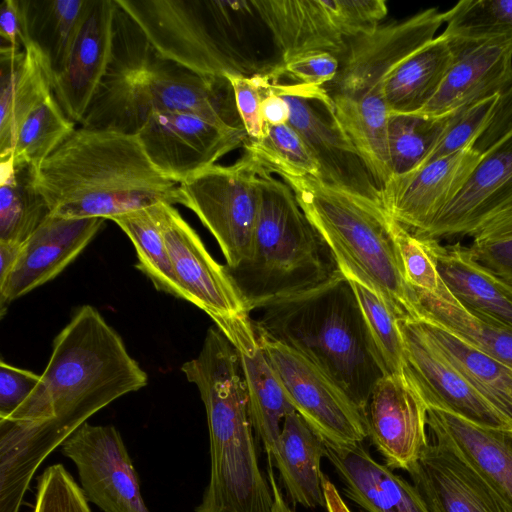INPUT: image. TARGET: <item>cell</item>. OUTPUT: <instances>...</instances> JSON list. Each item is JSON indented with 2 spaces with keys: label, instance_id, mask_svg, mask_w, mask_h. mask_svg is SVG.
Instances as JSON below:
<instances>
[{
  "label": "cell",
  "instance_id": "52",
  "mask_svg": "<svg viewBox=\"0 0 512 512\" xmlns=\"http://www.w3.org/2000/svg\"><path fill=\"white\" fill-rule=\"evenodd\" d=\"M271 82L272 80L270 81L268 90L261 104L263 120L266 125L271 126L287 124L290 119L289 104L280 94L271 88Z\"/></svg>",
  "mask_w": 512,
  "mask_h": 512
},
{
  "label": "cell",
  "instance_id": "32",
  "mask_svg": "<svg viewBox=\"0 0 512 512\" xmlns=\"http://www.w3.org/2000/svg\"><path fill=\"white\" fill-rule=\"evenodd\" d=\"M456 52L442 34L403 60L385 82L390 113H418L437 93Z\"/></svg>",
  "mask_w": 512,
  "mask_h": 512
},
{
  "label": "cell",
  "instance_id": "9",
  "mask_svg": "<svg viewBox=\"0 0 512 512\" xmlns=\"http://www.w3.org/2000/svg\"><path fill=\"white\" fill-rule=\"evenodd\" d=\"M153 49L202 76H251L264 73L234 45L237 2L188 0H115Z\"/></svg>",
  "mask_w": 512,
  "mask_h": 512
},
{
  "label": "cell",
  "instance_id": "21",
  "mask_svg": "<svg viewBox=\"0 0 512 512\" xmlns=\"http://www.w3.org/2000/svg\"><path fill=\"white\" fill-rule=\"evenodd\" d=\"M115 0H92L70 53L53 76V95L66 116L81 123L109 66Z\"/></svg>",
  "mask_w": 512,
  "mask_h": 512
},
{
  "label": "cell",
  "instance_id": "6",
  "mask_svg": "<svg viewBox=\"0 0 512 512\" xmlns=\"http://www.w3.org/2000/svg\"><path fill=\"white\" fill-rule=\"evenodd\" d=\"M445 12L428 8L348 41L335 78L323 86L342 129L382 187L392 176L385 82L403 60L435 38Z\"/></svg>",
  "mask_w": 512,
  "mask_h": 512
},
{
  "label": "cell",
  "instance_id": "10",
  "mask_svg": "<svg viewBox=\"0 0 512 512\" xmlns=\"http://www.w3.org/2000/svg\"><path fill=\"white\" fill-rule=\"evenodd\" d=\"M280 54V62L311 53L339 58L348 41L373 30L388 12L384 0L251 1Z\"/></svg>",
  "mask_w": 512,
  "mask_h": 512
},
{
  "label": "cell",
  "instance_id": "45",
  "mask_svg": "<svg viewBox=\"0 0 512 512\" xmlns=\"http://www.w3.org/2000/svg\"><path fill=\"white\" fill-rule=\"evenodd\" d=\"M232 85L237 110L250 139H260L265 132L261 113L262 100L266 95L271 78L269 71L251 76L228 75Z\"/></svg>",
  "mask_w": 512,
  "mask_h": 512
},
{
  "label": "cell",
  "instance_id": "35",
  "mask_svg": "<svg viewBox=\"0 0 512 512\" xmlns=\"http://www.w3.org/2000/svg\"><path fill=\"white\" fill-rule=\"evenodd\" d=\"M92 0H23L29 39L44 53L53 76L63 67Z\"/></svg>",
  "mask_w": 512,
  "mask_h": 512
},
{
  "label": "cell",
  "instance_id": "5",
  "mask_svg": "<svg viewBox=\"0 0 512 512\" xmlns=\"http://www.w3.org/2000/svg\"><path fill=\"white\" fill-rule=\"evenodd\" d=\"M257 333L299 352L366 412L387 375L349 280L339 270L327 282L261 309Z\"/></svg>",
  "mask_w": 512,
  "mask_h": 512
},
{
  "label": "cell",
  "instance_id": "3",
  "mask_svg": "<svg viewBox=\"0 0 512 512\" xmlns=\"http://www.w3.org/2000/svg\"><path fill=\"white\" fill-rule=\"evenodd\" d=\"M35 184L62 218L111 220L180 203L178 184L156 170L137 135L112 130L75 129L39 166Z\"/></svg>",
  "mask_w": 512,
  "mask_h": 512
},
{
  "label": "cell",
  "instance_id": "11",
  "mask_svg": "<svg viewBox=\"0 0 512 512\" xmlns=\"http://www.w3.org/2000/svg\"><path fill=\"white\" fill-rule=\"evenodd\" d=\"M261 169L245 153L232 165L214 164L178 184L179 204L211 232L229 269L250 255L261 203Z\"/></svg>",
  "mask_w": 512,
  "mask_h": 512
},
{
  "label": "cell",
  "instance_id": "26",
  "mask_svg": "<svg viewBox=\"0 0 512 512\" xmlns=\"http://www.w3.org/2000/svg\"><path fill=\"white\" fill-rule=\"evenodd\" d=\"M325 446V456L345 485L347 496L367 512H430L414 485L374 460L362 443L325 441Z\"/></svg>",
  "mask_w": 512,
  "mask_h": 512
},
{
  "label": "cell",
  "instance_id": "40",
  "mask_svg": "<svg viewBox=\"0 0 512 512\" xmlns=\"http://www.w3.org/2000/svg\"><path fill=\"white\" fill-rule=\"evenodd\" d=\"M74 130L75 123L51 94L22 123L13 147V157L37 170Z\"/></svg>",
  "mask_w": 512,
  "mask_h": 512
},
{
  "label": "cell",
  "instance_id": "46",
  "mask_svg": "<svg viewBox=\"0 0 512 512\" xmlns=\"http://www.w3.org/2000/svg\"><path fill=\"white\" fill-rule=\"evenodd\" d=\"M339 69V60L330 53H311L278 62L272 74L276 79L287 77L294 83L323 87L332 81Z\"/></svg>",
  "mask_w": 512,
  "mask_h": 512
},
{
  "label": "cell",
  "instance_id": "48",
  "mask_svg": "<svg viewBox=\"0 0 512 512\" xmlns=\"http://www.w3.org/2000/svg\"><path fill=\"white\" fill-rule=\"evenodd\" d=\"M469 247L481 265L512 288V238L473 241Z\"/></svg>",
  "mask_w": 512,
  "mask_h": 512
},
{
  "label": "cell",
  "instance_id": "24",
  "mask_svg": "<svg viewBox=\"0 0 512 512\" xmlns=\"http://www.w3.org/2000/svg\"><path fill=\"white\" fill-rule=\"evenodd\" d=\"M407 472L430 512H506L474 468L442 442H429Z\"/></svg>",
  "mask_w": 512,
  "mask_h": 512
},
{
  "label": "cell",
  "instance_id": "18",
  "mask_svg": "<svg viewBox=\"0 0 512 512\" xmlns=\"http://www.w3.org/2000/svg\"><path fill=\"white\" fill-rule=\"evenodd\" d=\"M481 157L469 146L407 174L391 177L381 189L384 209L406 230L423 236L460 192Z\"/></svg>",
  "mask_w": 512,
  "mask_h": 512
},
{
  "label": "cell",
  "instance_id": "50",
  "mask_svg": "<svg viewBox=\"0 0 512 512\" xmlns=\"http://www.w3.org/2000/svg\"><path fill=\"white\" fill-rule=\"evenodd\" d=\"M0 36L8 46L24 49L28 36L23 0H4L0 8Z\"/></svg>",
  "mask_w": 512,
  "mask_h": 512
},
{
  "label": "cell",
  "instance_id": "14",
  "mask_svg": "<svg viewBox=\"0 0 512 512\" xmlns=\"http://www.w3.org/2000/svg\"><path fill=\"white\" fill-rule=\"evenodd\" d=\"M150 162L180 184L239 147L248 135L190 112H154L136 134Z\"/></svg>",
  "mask_w": 512,
  "mask_h": 512
},
{
  "label": "cell",
  "instance_id": "54",
  "mask_svg": "<svg viewBox=\"0 0 512 512\" xmlns=\"http://www.w3.org/2000/svg\"><path fill=\"white\" fill-rule=\"evenodd\" d=\"M323 489L328 512H351L335 485L326 476L323 479Z\"/></svg>",
  "mask_w": 512,
  "mask_h": 512
},
{
  "label": "cell",
  "instance_id": "30",
  "mask_svg": "<svg viewBox=\"0 0 512 512\" xmlns=\"http://www.w3.org/2000/svg\"><path fill=\"white\" fill-rule=\"evenodd\" d=\"M325 453V440L296 411L285 417L273 461L294 504L325 506L321 471Z\"/></svg>",
  "mask_w": 512,
  "mask_h": 512
},
{
  "label": "cell",
  "instance_id": "36",
  "mask_svg": "<svg viewBox=\"0 0 512 512\" xmlns=\"http://www.w3.org/2000/svg\"><path fill=\"white\" fill-rule=\"evenodd\" d=\"M442 33L455 50L481 45L512 48V0H462L445 11Z\"/></svg>",
  "mask_w": 512,
  "mask_h": 512
},
{
  "label": "cell",
  "instance_id": "47",
  "mask_svg": "<svg viewBox=\"0 0 512 512\" xmlns=\"http://www.w3.org/2000/svg\"><path fill=\"white\" fill-rule=\"evenodd\" d=\"M41 375L0 361V419L9 418L32 394Z\"/></svg>",
  "mask_w": 512,
  "mask_h": 512
},
{
  "label": "cell",
  "instance_id": "1",
  "mask_svg": "<svg viewBox=\"0 0 512 512\" xmlns=\"http://www.w3.org/2000/svg\"><path fill=\"white\" fill-rule=\"evenodd\" d=\"M120 335L91 305L55 337L30 397L0 419V506L18 512L44 459L96 412L147 385Z\"/></svg>",
  "mask_w": 512,
  "mask_h": 512
},
{
  "label": "cell",
  "instance_id": "37",
  "mask_svg": "<svg viewBox=\"0 0 512 512\" xmlns=\"http://www.w3.org/2000/svg\"><path fill=\"white\" fill-rule=\"evenodd\" d=\"M111 220L132 241L138 257L136 267L152 281L155 288L190 302L188 293L175 274L152 206L115 216Z\"/></svg>",
  "mask_w": 512,
  "mask_h": 512
},
{
  "label": "cell",
  "instance_id": "7",
  "mask_svg": "<svg viewBox=\"0 0 512 512\" xmlns=\"http://www.w3.org/2000/svg\"><path fill=\"white\" fill-rule=\"evenodd\" d=\"M328 246L338 269L374 290L397 319H424L416 293L404 280L383 205L310 175H279Z\"/></svg>",
  "mask_w": 512,
  "mask_h": 512
},
{
  "label": "cell",
  "instance_id": "43",
  "mask_svg": "<svg viewBox=\"0 0 512 512\" xmlns=\"http://www.w3.org/2000/svg\"><path fill=\"white\" fill-rule=\"evenodd\" d=\"M33 512H91L82 490L61 464L47 467L38 478Z\"/></svg>",
  "mask_w": 512,
  "mask_h": 512
},
{
  "label": "cell",
  "instance_id": "55",
  "mask_svg": "<svg viewBox=\"0 0 512 512\" xmlns=\"http://www.w3.org/2000/svg\"><path fill=\"white\" fill-rule=\"evenodd\" d=\"M267 475H268V481L272 490L273 494V508L272 512H294L292 508L287 504L286 500L284 499V496L282 495V492L280 491L278 484L276 482V477L274 474L273 469V459L270 457H267Z\"/></svg>",
  "mask_w": 512,
  "mask_h": 512
},
{
  "label": "cell",
  "instance_id": "27",
  "mask_svg": "<svg viewBox=\"0 0 512 512\" xmlns=\"http://www.w3.org/2000/svg\"><path fill=\"white\" fill-rule=\"evenodd\" d=\"M455 52V60L437 93L418 114L450 115L499 96L512 85V48L481 45Z\"/></svg>",
  "mask_w": 512,
  "mask_h": 512
},
{
  "label": "cell",
  "instance_id": "2",
  "mask_svg": "<svg viewBox=\"0 0 512 512\" xmlns=\"http://www.w3.org/2000/svg\"><path fill=\"white\" fill-rule=\"evenodd\" d=\"M154 112H190L245 130L226 77L202 76L161 57L117 6L111 60L80 127L136 135Z\"/></svg>",
  "mask_w": 512,
  "mask_h": 512
},
{
  "label": "cell",
  "instance_id": "25",
  "mask_svg": "<svg viewBox=\"0 0 512 512\" xmlns=\"http://www.w3.org/2000/svg\"><path fill=\"white\" fill-rule=\"evenodd\" d=\"M428 431L482 477L506 512H512V430L486 428L439 409H427Z\"/></svg>",
  "mask_w": 512,
  "mask_h": 512
},
{
  "label": "cell",
  "instance_id": "44",
  "mask_svg": "<svg viewBox=\"0 0 512 512\" xmlns=\"http://www.w3.org/2000/svg\"><path fill=\"white\" fill-rule=\"evenodd\" d=\"M497 98L494 96L456 111L438 143L421 165L472 146L489 119Z\"/></svg>",
  "mask_w": 512,
  "mask_h": 512
},
{
  "label": "cell",
  "instance_id": "22",
  "mask_svg": "<svg viewBox=\"0 0 512 512\" xmlns=\"http://www.w3.org/2000/svg\"><path fill=\"white\" fill-rule=\"evenodd\" d=\"M512 206V131L482 154L460 192L421 238L470 236L483 222Z\"/></svg>",
  "mask_w": 512,
  "mask_h": 512
},
{
  "label": "cell",
  "instance_id": "33",
  "mask_svg": "<svg viewBox=\"0 0 512 512\" xmlns=\"http://www.w3.org/2000/svg\"><path fill=\"white\" fill-rule=\"evenodd\" d=\"M416 295L424 319L440 324L480 351L512 367L511 328L462 305L445 284L439 294Z\"/></svg>",
  "mask_w": 512,
  "mask_h": 512
},
{
  "label": "cell",
  "instance_id": "53",
  "mask_svg": "<svg viewBox=\"0 0 512 512\" xmlns=\"http://www.w3.org/2000/svg\"><path fill=\"white\" fill-rule=\"evenodd\" d=\"M23 244L0 242V285H2L19 258Z\"/></svg>",
  "mask_w": 512,
  "mask_h": 512
},
{
  "label": "cell",
  "instance_id": "34",
  "mask_svg": "<svg viewBox=\"0 0 512 512\" xmlns=\"http://www.w3.org/2000/svg\"><path fill=\"white\" fill-rule=\"evenodd\" d=\"M0 160V242L23 244L50 209L36 188L35 168L13 153Z\"/></svg>",
  "mask_w": 512,
  "mask_h": 512
},
{
  "label": "cell",
  "instance_id": "56",
  "mask_svg": "<svg viewBox=\"0 0 512 512\" xmlns=\"http://www.w3.org/2000/svg\"><path fill=\"white\" fill-rule=\"evenodd\" d=\"M512 207V206H511Z\"/></svg>",
  "mask_w": 512,
  "mask_h": 512
},
{
  "label": "cell",
  "instance_id": "16",
  "mask_svg": "<svg viewBox=\"0 0 512 512\" xmlns=\"http://www.w3.org/2000/svg\"><path fill=\"white\" fill-rule=\"evenodd\" d=\"M404 347L403 373L427 408L439 409L476 425L512 430L499 413L437 350L415 320L397 319Z\"/></svg>",
  "mask_w": 512,
  "mask_h": 512
},
{
  "label": "cell",
  "instance_id": "38",
  "mask_svg": "<svg viewBox=\"0 0 512 512\" xmlns=\"http://www.w3.org/2000/svg\"><path fill=\"white\" fill-rule=\"evenodd\" d=\"M453 114L442 117L418 113L389 114L387 146L392 177L407 174L424 162L450 124Z\"/></svg>",
  "mask_w": 512,
  "mask_h": 512
},
{
  "label": "cell",
  "instance_id": "39",
  "mask_svg": "<svg viewBox=\"0 0 512 512\" xmlns=\"http://www.w3.org/2000/svg\"><path fill=\"white\" fill-rule=\"evenodd\" d=\"M266 172L279 175L319 177V166L309 148L290 125L265 126L257 140L248 138L243 147Z\"/></svg>",
  "mask_w": 512,
  "mask_h": 512
},
{
  "label": "cell",
  "instance_id": "23",
  "mask_svg": "<svg viewBox=\"0 0 512 512\" xmlns=\"http://www.w3.org/2000/svg\"><path fill=\"white\" fill-rule=\"evenodd\" d=\"M234 346L243 374L254 432L273 459L282 423L294 412L249 314L215 322Z\"/></svg>",
  "mask_w": 512,
  "mask_h": 512
},
{
  "label": "cell",
  "instance_id": "28",
  "mask_svg": "<svg viewBox=\"0 0 512 512\" xmlns=\"http://www.w3.org/2000/svg\"><path fill=\"white\" fill-rule=\"evenodd\" d=\"M0 158L13 151L26 117L53 94V72L41 49L30 41L24 49H0Z\"/></svg>",
  "mask_w": 512,
  "mask_h": 512
},
{
  "label": "cell",
  "instance_id": "29",
  "mask_svg": "<svg viewBox=\"0 0 512 512\" xmlns=\"http://www.w3.org/2000/svg\"><path fill=\"white\" fill-rule=\"evenodd\" d=\"M428 241L440 277L450 293L467 308L512 329V288L481 265L469 246Z\"/></svg>",
  "mask_w": 512,
  "mask_h": 512
},
{
  "label": "cell",
  "instance_id": "4",
  "mask_svg": "<svg viewBox=\"0 0 512 512\" xmlns=\"http://www.w3.org/2000/svg\"><path fill=\"white\" fill-rule=\"evenodd\" d=\"M181 371L203 401L210 442V477L196 512H272L273 494L257 457L238 354L215 325L197 357Z\"/></svg>",
  "mask_w": 512,
  "mask_h": 512
},
{
  "label": "cell",
  "instance_id": "42",
  "mask_svg": "<svg viewBox=\"0 0 512 512\" xmlns=\"http://www.w3.org/2000/svg\"><path fill=\"white\" fill-rule=\"evenodd\" d=\"M391 231L407 285L417 293L439 294L444 283L429 241L406 230L391 218Z\"/></svg>",
  "mask_w": 512,
  "mask_h": 512
},
{
  "label": "cell",
  "instance_id": "12",
  "mask_svg": "<svg viewBox=\"0 0 512 512\" xmlns=\"http://www.w3.org/2000/svg\"><path fill=\"white\" fill-rule=\"evenodd\" d=\"M271 80V88L289 104L288 124L297 131L318 163V178L382 204L381 188L339 124L325 89L294 82L280 83L272 76Z\"/></svg>",
  "mask_w": 512,
  "mask_h": 512
},
{
  "label": "cell",
  "instance_id": "49",
  "mask_svg": "<svg viewBox=\"0 0 512 512\" xmlns=\"http://www.w3.org/2000/svg\"><path fill=\"white\" fill-rule=\"evenodd\" d=\"M512 131V85L498 96L485 126L475 139L472 148L484 154Z\"/></svg>",
  "mask_w": 512,
  "mask_h": 512
},
{
  "label": "cell",
  "instance_id": "41",
  "mask_svg": "<svg viewBox=\"0 0 512 512\" xmlns=\"http://www.w3.org/2000/svg\"><path fill=\"white\" fill-rule=\"evenodd\" d=\"M347 279L354 290L367 330L386 373L401 374L404 347L397 318L374 290L354 279Z\"/></svg>",
  "mask_w": 512,
  "mask_h": 512
},
{
  "label": "cell",
  "instance_id": "19",
  "mask_svg": "<svg viewBox=\"0 0 512 512\" xmlns=\"http://www.w3.org/2000/svg\"><path fill=\"white\" fill-rule=\"evenodd\" d=\"M427 406L402 372L378 381L366 408L368 437L391 469L408 471L429 444Z\"/></svg>",
  "mask_w": 512,
  "mask_h": 512
},
{
  "label": "cell",
  "instance_id": "31",
  "mask_svg": "<svg viewBox=\"0 0 512 512\" xmlns=\"http://www.w3.org/2000/svg\"><path fill=\"white\" fill-rule=\"evenodd\" d=\"M417 322L442 356L512 423V367L480 351L432 320Z\"/></svg>",
  "mask_w": 512,
  "mask_h": 512
},
{
  "label": "cell",
  "instance_id": "8",
  "mask_svg": "<svg viewBox=\"0 0 512 512\" xmlns=\"http://www.w3.org/2000/svg\"><path fill=\"white\" fill-rule=\"evenodd\" d=\"M261 203L250 255L228 273L249 313L311 290L338 266L288 184L261 169Z\"/></svg>",
  "mask_w": 512,
  "mask_h": 512
},
{
  "label": "cell",
  "instance_id": "17",
  "mask_svg": "<svg viewBox=\"0 0 512 512\" xmlns=\"http://www.w3.org/2000/svg\"><path fill=\"white\" fill-rule=\"evenodd\" d=\"M175 274L190 303L212 320L248 315L243 299L228 273L208 252L196 231L169 203L152 206Z\"/></svg>",
  "mask_w": 512,
  "mask_h": 512
},
{
  "label": "cell",
  "instance_id": "13",
  "mask_svg": "<svg viewBox=\"0 0 512 512\" xmlns=\"http://www.w3.org/2000/svg\"><path fill=\"white\" fill-rule=\"evenodd\" d=\"M258 336L294 410L331 444L363 443L368 437L366 412L305 356Z\"/></svg>",
  "mask_w": 512,
  "mask_h": 512
},
{
  "label": "cell",
  "instance_id": "15",
  "mask_svg": "<svg viewBox=\"0 0 512 512\" xmlns=\"http://www.w3.org/2000/svg\"><path fill=\"white\" fill-rule=\"evenodd\" d=\"M60 449L75 464L87 500L103 512H149L133 462L114 426L85 422Z\"/></svg>",
  "mask_w": 512,
  "mask_h": 512
},
{
  "label": "cell",
  "instance_id": "20",
  "mask_svg": "<svg viewBox=\"0 0 512 512\" xmlns=\"http://www.w3.org/2000/svg\"><path fill=\"white\" fill-rule=\"evenodd\" d=\"M103 218H62L49 215L23 243L15 267L0 285V311L59 275L94 238Z\"/></svg>",
  "mask_w": 512,
  "mask_h": 512
},
{
  "label": "cell",
  "instance_id": "51",
  "mask_svg": "<svg viewBox=\"0 0 512 512\" xmlns=\"http://www.w3.org/2000/svg\"><path fill=\"white\" fill-rule=\"evenodd\" d=\"M473 241H491L512 238V207L483 222L470 234Z\"/></svg>",
  "mask_w": 512,
  "mask_h": 512
}]
</instances>
